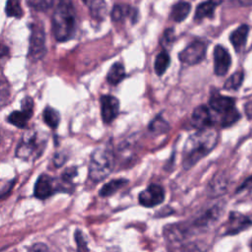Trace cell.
I'll return each instance as SVG.
<instances>
[{
	"label": "cell",
	"instance_id": "cell-4",
	"mask_svg": "<svg viewBox=\"0 0 252 252\" xmlns=\"http://www.w3.org/2000/svg\"><path fill=\"white\" fill-rule=\"evenodd\" d=\"M46 145V139L42 133L37 132L34 129L27 131L17 147L16 156L24 160H34L44 151Z\"/></svg>",
	"mask_w": 252,
	"mask_h": 252
},
{
	"label": "cell",
	"instance_id": "cell-27",
	"mask_svg": "<svg viewBox=\"0 0 252 252\" xmlns=\"http://www.w3.org/2000/svg\"><path fill=\"white\" fill-rule=\"evenodd\" d=\"M131 8L128 6H122V5H116L113 7L111 11V18L113 21H121L126 16L130 15Z\"/></svg>",
	"mask_w": 252,
	"mask_h": 252
},
{
	"label": "cell",
	"instance_id": "cell-22",
	"mask_svg": "<svg viewBox=\"0 0 252 252\" xmlns=\"http://www.w3.org/2000/svg\"><path fill=\"white\" fill-rule=\"evenodd\" d=\"M42 116H43V121L44 123L50 127L51 129H55L59 122H60V114L59 112L52 108V107H46L44 110H43V113H42Z\"/></svg>",
	"mask_w": 252,
	"mask_h": 252
},
{
	"label": "cell",
	"instance_id": "cell-24",
	"mask_svg": "<svg viewBox=\"0 0 252 252\" xmlns=\"http://www.w3.org/2000/svg\"><path fill=\"white\" fill-rule=\"evenodd\" d=\"M11 96V88L5 77L0 75V107L7 104Z\"/></svg>",
	"mask_w": 252,
	"mask_h": 252
},
{
	"label": "cell",
	"instance_id": "cell-1",
	"mask_svg": "<svg viewBox=\"0 0 252 252\" xmlns=\"http://www.w3.org/2000/svg\"><path fill=\"white\" fill-rule=\"evenodd\" d=\"M218 139V132L210 127L192 134L187 139L183 148V167L185 169L191 168L201 158L211 153L217 146Z\"/></svg>",
	"mask_w": 252,
	"mask_h": 252
},
{
	"label": "cell",
	"instance_id": "cell-15",
	"mask_svg": "<svg viewBox=\"0 0 252 252\" xmlns=\"http://www.w3.org/2000/svg\"><path fill=\"white\" fill-rule=\"evenodd\" d=\"M222 2V0H207L201 3L195 12V20L201 21L204 18H212L214 16L215 9Z\"/></svg>",
	"mask_w": 252,
	"mask_h": 252
},
{
	"label": "cell",
	"instance_id": "cell-9",
	"mask_svg": "<svg viewBox=\"0 0 252 252\" xmlns=\"http://www.w3.org/2000/svg\"><path fill=\"white\" fill-rule=\"evenodd\" d=\"M58 191H60V189L56 184V180L47 174H41L35 182L33 193L37 199L44 200Z\"/></svg>",
	"mask_w": 252,
	"mask_h": 252
},
{
	"label": "cell",
	"instance_id": "cell-30",
	"mask_svg": "<svg viewBox=\"0 0 252 252\" xmlns=\"http://www.w3.org/2000/svg\"><path fill=\"white\" fill-rule=\"evenodd\" d=\"M77 175V168L76 167H70L68 169H66L63 172L62 178L64 180V182H71L72 179Z\"/></svg>",
	"mask_w": 252,
	"mask_h": 252
},
{
	"label": "cell",
	"instance_id": "cell-20",
	"mask_svg": "<svg viewBox=\"0 0 252 252\" xmlns=\"http://www.w3.org/2000/svg\"><path fill=\"white\" fill-rule=\"evenodd\" d=\"M191 9V5L188 2H178L172 7L170 18L175 22H182L188 16Z\"/></svg>",
	"mask_w": 252,
	"mask_h": 252
},
{
	"label": "cell",
	"instance_id": "cell-18",
	"mask_svg": "<svg viewBox=\"0 0 252 252\" xmlns=\"http://www.w3.org/2000/svg\"><path fill=\"white\" fill-rule=\"evenodd\" d=\"M128 183L127 179H123V178H118V179H112L109 182L105 183L100 191H99V195L101 197H108L111 196L112 194L116 193L119 189H121L122 187H124L126 184Z\"/></svg>",
	"mask_w": 252,
	"mask_h": 252
},
{
	"label": "cell",
	"instance_id": "cell-33",
	"mask_svg": "<svg viewBox=\"0 0 252 252\" xmlns=\"http://www.w3.org/2000/svg\"><path fill=\"white\" fill-rule=\"evenodd\" d=\"M8 53H9L8 48H7L5 45L0 44V60L3 59L5 56H7Z\"/></svg>",
	"mask_w": 252,
	"mask_h": 252
},
{
	"label": "cell",
	"instance_id": "cell-34",
	"mask_svg": "<svg viewBox=\"0 0 252 252\" xmlns=\"http://www.w3.org/2000/svg\"><path fill=\"white\" fill-rule=\"evenodd\" d=\"M250 246H251V248H252V241H251V245H250Z\"/></svg>",
	"mask_w": 252,
	"mask_h": 252
},
{
	"label": "cell",
	"instance_id": "cell-23",
	"mask_svg": "<svg viewBox=\"0 0 252 252\" xmlns=\"http://www.w3.org/2000/svg\"><path fill=\"white\" fill-rule=\"evenodd\" d=\"M244 74L242 71H237L233 73L224 83L223 89L224 90H237L243 81Z\"/></svg>",
	"mask_w": 252,
	"mask_h": 252
},
{
	"label": "cell",
	"instance_id": "cell-17",
	"mask_svg": "<svg viewBox=\"0 0 252 252\" xmlns=\"http://www.w3.org/2000/svg\"><path fill=\"white\" fill-rule=\"evenodd\" d=\"M125 75L126 74L124 65L120 62H117L110 67L106 76V81L108 82V84L115 86L125 78Z\"/></svg>",
	"mask_w": 252,
	"mask_h": 252
},
{
	"label": "cell",
	"instance_id": "cell-7",
	"mask_svg": "<svg viewBox=\"0 0 252 252\" xmlns=\"http://www.w3.org/2000/svg\"><path fill=\"white\" fill-rule=\"evenodd\" d=\"M33 100L30 96H25L21 101V110H16L8 116V122L18 128H25L32 115Z\"/></svg>",
	"mask_w": 252,
	"mask_h": 252
},
{
	"label": "cell",
	"instance_id": "cell-25",
	"mask_svg": "<svg viewBox=\"0 0 252 252\" xmlns=\"http://www.w3.org/2000/svg\"><path fill=\"white\" fill-rule=\"evenodd\" d=\"M6 14L9 17L21 18L23 16V10L21 7L20 0H7Z\"/></svg>",
	"mask_w": 252,
	"mask_h": 252
},
{
	"label": "cell",
	"instance_id": "cell-32",
	"mask_svg": "<svg viewBox=\"0 0 252 252\" xmlns=\"http://www.w3.org/2000/svg\"><path fill=\"white\" fill-rule=\"evenodd\" d=\"M47 246L42 244V243H37V244H34L33 246H32L30 248V250H33V251H36V250H40V251H43V250H47Z\"/></svg>",
	"mask_w": 252,
	"mask_h": 252
},
{
	"label": "cell",
	"instance_id": "cell-19",
	"mask_svg": "<svg viewBox=\"0 0 252 252\" xmlns=\"http://www.w3.org/2000/svg\"><path fill=\"white\" fill-rule=\"evenodd\" d=\"M89 7L91 15L95 19H102L106 11L105 0H83Z\"/></svg>",
	"mask_w": 252,
	"mask_h": 252
},
{
	"label": "cell",
	"instance_id": "cell-21",
	"mask_svg": "<svg viewBox=\"0 0 252 252\" xmlns=\"http://www.w3.org/2000/svg\"><path fill=\"white\" fill-rule=\"evenodd\" d=\"M169 63H170V58H169L168 53L165 50L160 51L157 55L156 60H155V71H156L157 75H158V76L162 75L165 72V70L167 69V67L169 66Z\"/></svg>",
	"mask_w": 252,
	"mask_h": 252
},
{
	"label": "cell",
	"instance_id": "cell-28",
	"mask_svg": "<svg viewBox=\"0 0 252 252\" xmlns=\"http://www.w3.org/2000/svg\"><path fill=\"white\" fill-rule=\"evenodd\" d=\"M27 2L36 11H46L53 4V0H27Z\"/></svg>",
	"mask_w": 252,
	"mask_h": 252
},
{
	"label": "cell",
	"instance_id": "cell-12",
	"mask_svg": "<svg viewBox=\"0 0 252 252\" xmlns=\"http://www.w3.org/2000/svg\"><path fill=\"white\" fill-rule=\"evenodd\" d=\"M234 102H235L234 98L220 95L219 94H213L209 100V103L212 109L221 114L220 118L228 115L229 113H231L236 109L234 106Z\"/></svg>",
	"mask_w": 252,
	"mask_h": 252
},
{
	"label": "cell",
	"instance_id": "cell-8",
	"mask_svg": "<svg viewBox=\"0 0 252 252\" xmlns=\"http://www.w3.org/2000/svg\"><path fill=\"white\" fill-rule=\"evenodd\" d=\"M164 200V190L158 184H151L139 194V203L147 208L159 205Z\"/></svg>",
	"mask_w": 252,
	"mask_h": 252
},
{
	"label": "cell",
	"instance_id": "cell-2",
	"mask_svg": "<svg viewBox=\"0 0 252 252\" xmlns=\"http://www.w3.org/2000/svg\"><path fill=\"white\" fill-rule=\"evenodd\" d=\"M52 31L58 41H67L74 36L76 12L72 0H60L52 16Z\"/></svg>",
	"mask_w": 252,
	"mask_h": 252
},
{
	"label": "cell",
	"instance_id": "cell-29",
	"mask_svg": "<svg viewBox=\"0 0 252 252\" xmlns=\"http://www.w3.org/2000/svg\"><path fill=\"white\" fill-rule=\"evenodd\" d=\"M75 240L77 242V245H78V248L81 249V250H88V247H87V242L84 238V235L82 234V232L80 230H77L76 233H75Z\"/></svg>",
	"mask_w": 252,
	"mask_h": 252
},
{
	"label": "cell",
	"instance_id": "cell-10",
	"mask_svg": "<svg viewBox=\"0 0 252 252\" xmlns=\"http://www.w3.org/2000/svg\"><path fill=\"white\" fill-rule=\"evenodd\" d=\"M250 225H252V216L231 212L225 224L224 234H236L241 230L246 229Z\"/></svg>",
	"mask_w": 252,
	"mask_h": 252
},
{
	"label": "cell",
	"instance_id": "cell-11",
	"mask_svg": "<svg viewBox=\"0 0 252 252\" xmlns=\"http://www.w3.org/2000/svg\"><path fill=\"white\" fill-rule=\"evenodd\" d=\"M101 118L105 124L111 123L119 112V100L113 95H102L100 97Z\"/></svg>",
	"mask_w": 252,
	"mask_h": 252
},
{
	"label": "cell",
	"instance_id": "cell-6",
	"mask_svg": "<svg viewBox=\"0 0 252 252\" xmlns=\"http://www.w3.org/2000/svg\"><path fill=\"white\" fill-rule=\"evenodd\" d=\"M45 48V34L43 29L38 25L32 27V33L30 37L29 56L33 60H38L44 56Z\"/></svg>",
	"mask_w": 252,
	"mask_h": 252
},
{
	"label": "cell",
	"instance_id": "cell-26",
	"mask_svg": "<svg viewBox=\"0 0 252 252\" xmlns=\"http://www.w3.org/2000/svg\"><path fill=\"white\" fill-rule=\"evenodd\" d=\"M149 129L153 132V133H164L168 130V124L160 117V116H157L150 124Z\"/></svg>",
	"mask_w": 252,
	"mask_h": 252
},
{
	"label": "cell",
	"instance_id": "cell-13",
	"mask_svg": "<svg viewBox=\"0 0 252 252\" xmlns=\"http://www.w3.org/2000/svg\"><path fill=\"white\" fill-rule=\"evenodd\" d=\"M214 70L216 75L223 76L227 73L231 64V57L227 50L221 46L217 45L214 50Z\"/></svg>",
	"mask_w": 252,
	"mask_h": 252
},
{
	"label": "cell",
	"instance_id": "cell-14",
	"mask_svg": "<svg viewBox=\"0 0 252 252\" xmlns=\"http://www.w3.org/2000/svg\"><path fill=\"white\" fill-rule=\"evenodd\" d=\"M214 120L209 108L205 105L196 107L191 116V124L198 130L209 128L213 125Z\"/></svg>",
	"mask_w": 252,
	"mask_h": 252
},
{
	"label": "cell",
	"instance_id": "cell-3",
	"mask_svg": "<svg viewBox=\"0 0 252 252\" xmlns=\"http://www.w3.org/2000/svg\"><path fill=\"white\" fill-rule=\"evenodd\" d=\"M114 167V156L107 147L96 148L92 156L89 166V177L98 182L107 177Z\"/></svg>",
	"mask_w": 252,
	"mask_h": 252
},
{
	"label": "cell",
	"instance_id": "cell-31",
	"mask_svg": "<svg viewBox=\"0 0 252 252\" xmlns=\"http://www.w3.org/2000/svg\"><path fill=\"white\" fill-rule=\"evenodd\" d=\"M252 189V176H250L249 178H247L237 189V192H242L244 190H249Z\"/></svg>",
	"mask_w": 252,
	"mask_h": 252
},
{
	"label": "cell",
	"instance_id": "cell-5",
	"mask_svg": "<svg viewBox=\"0 0 252 252\" xmlns=\"http://www.w3.org/2000/svg\"><path fill=\"white\" fill-rule=\"evenodd\" d=\"M206 50L207 46L204 41L195 40L179 53V59L184 64L195 65L205 58Z\"/></svg>",
	"mask_w": 252,
	"mask_h": 252
},
{
	"label": "cell",
	"instance_id": "cell-16",
	"mask_svg": "<svg viewBox=\"0 0 252 252\" xmlns=\"http://www.w3.org/2000/svg\"><path fill=\"white\" fill-rule=\"evenodd\" d=\"M249 28L247 25H241L239 28H237L235 31H233L229 36L230 42L232 43L234 49L239 52L241 51L246 43L247 35H248Z\"/></svg>",
	"mask_w": 252,
	"mask_h": 252
}]
</instances>
